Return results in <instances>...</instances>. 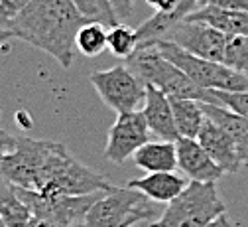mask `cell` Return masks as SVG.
<instances>
[{"instance_id": "1", "label": "cell", "mask_w": 248, "mask_h": 227, "mask_svg": "<svg viewBox=\"0 0 248 227\" xmlns=\"http://www.w3.org/2000/svg\"><path fill=\"white\" fill-rule=\"evenodd\" d=\"M87 22L71 0H32L8 22V32L12 38L40 48L57 59L61 68L69 70L77 32Z\"/></svg>"}, {"instance_id": "2", "label": "cell", "mask_w": 248, "mask_h": 227, "mask_svg": "<svg viewBox=\"0 0 248 227\" xmlns=\"http://www.w3.org/2000/svg\"><path fill=\"white\" fill-rule=\"evenodd\" d=\"M114 186L105 176L81 164L65 144L51 140L34 192L46 196H87V193L108 192Z\"/></svg>"}, {"instance_id": "3", "label": "cell", "mask_w": 248, "mask_h": 227, "mask_svg": "<svg viewBox=\"0 0 248 227\" xmlns=\"http://www.w3.org/2000/svg\"><path fill=\"white\" fill-rule=\"evenodd\" d=\"M227 211L215 182H189L150 227H207Z\"/></svg>"}, {"instance_id": "4", "label": "cell", "mask_w": 248, "mask_h": 227, "mask_svg": "<svg viewBox=\"0 0 248 227\" xmlns=\"http://www.w3.org/2000/svg\"><path fill=\"white\" fill-rule=\"evenodd\" d=\"M126 66L144 81L166 93L168 97H183V99L201 101L203 89L195 85L189 75L181 71L175 63L164 57L156 48L148 42H140L130 57H126Z\"/></svg>"}, {"instance_id": "5", "label": "cell", "mask_w": 248, "mask_h": 227, "mask_svg": "<svg viewBox=\"0 0 248 227\" xmlns=\"http://www.w3.org/2000/svg\"><path fill=\"white\" fill-rule=\"evenodd\" d=\"M164 57L189 75V79L201 89H217V91H232V93H248V77L231 70L223 61H211L191 55L181 50L177 44L170 40H148Z\"/></svg>"}, {"instance_id": "6", "label": "cell", "mask_w": 248, "mask_h": 227, "mask_svg": "<svg viewBox=\"0 0 248 227\" xmlns=\"http://www.w3.org/2000/svg\"><path fill=\"white\" fill-rule=\"evenodd\" d=\"M150 198L134 188H112L103 192L85 217L87 227H132L142 219L160 217Z\"/></svg>"}, {"instance_id": "7", "label": "cell", "mask_w": 248, "mask_h": 227, "mask_svg": "<svg viewBox=\"0 0 248 227\" xmlns=\"http://www.w3.org/2000/svg\"><path fill=\"white\" fill-rule=\"evenodd\" d=\"M89 81L107 107L116 111V115L140 111L144 105L146 85L126 63L103 71H93Z\"/></svg>"}, {"instance_id": "8", "label": "cell", "mask_w": 248, "mask_h": 227, "mask_svg": "<svg viewBox=\"0 0 248 227\" xmlns=\"http://www.w3.org/2000/svg\"><path fill=\"white\" fill-rule=\"evenodd\" d=\"M160 40H170L177 44L181 50L189 52L201 59L223 61L229 36H225L221 30H217L205 22L181 18L170 24L166 36Z\"/></svg>"}, {"instance_id": "9", "label": "cell", "mask_w": 248, "mask_h": 227, "mask_svg": "<svg viewBox=\"0 0 248 227\" xmlns=\"http://www.w3.org/2000/svg\"><path fill=\"white\" fill-rule=\"evenodd\" d=\"M51 140L18 137L14 150L0 162V176L22 190H36V180Z\"/></svg>"}, {"instance_id": "10", "label": "cell", "mask_w": 248, "mask_h": 227, "mask_svg": "<svg viewBox=\"0 0 248 227\" xmlns=\"http://www.w3.org/2000/svg\"><path fill=\"white\" fill-rule=\"evenodd\" d=\"M150 139V128L146 122V117L140 111L122 113L116 117L114 124L110 126L107 144H105V158L112 164H122L126 162L134 152L144 146Z\"/></svg>"}, {"instance_id": "11", "label": "cell", "mask_w": 248, "mask_h": 227, "mask_svg": "<svg viewBox=\"0 0 248 227\" xmlns=\"http://www.w3.org/2000/svg\"><path fill=\"white\" fill-rule=\"evenodd\" d=\"M177 148V168L193 182H217L225 172L207 154L197 139L179 137L175 140Z\"/></svg>"}, {"instance_id": "12", "label": "cell", "mask_w": 248, "mask_h": 227, "mask_svg": "<svg viewBox=\"0 0 248 227\" xmlns=\"http://www.w3.org/2000/svg\"><path fill=\"white\" fill-rule=\"evenodd\" d=\"M199 144L207 150V154L223 168V172H238L244 162L240 160L238 148L234 144V140L231 139V135L225 131L223 126H219L217 122H213L209 117L205 119L201 131L197 135Z\"/></svg>"}, {"instance_id": "13", "label": "cell", "mask_w": 248, "mask_h": 227, "mask_svg": "<svg viewBox=\"0 0 248 227\" xmlns=\"http://www.w3.org/2000/svg\"><path fill=\"white\" fill-rule=\"evenodd\" d=\"M142 113L146 117L150 133L160 137L162 140H170V142H175L179 139L171 103L166 93H162L160 89L152 87V85H146V99L142 105Z\"/></svg>"}, {"instance_id": "14", "label": "cell", "mask_w": 248, "mask_h": 227, "mask_svg": "<svg viewBox=\"0 0 248 227\" xmlns=\"http://www.w3.org/2000/svg\"><path fill=\"white\" fill-rule=\"evenodd\" d=\"M126 186L142 192L144 196H148L154 202L170 204L185 190L187 182L175 172H148L144 178L130 180Z\"/></svg>"}, {"instance_id": "15", "label": "cell", "mask_w": 248, "mask_h": 227, "mask_svg": "<svg viewBox=\"0 0 248 227\" xmlns=\"http://www.w3.org/2000/svg\"><path fill=\"white\" fill-rule=\"evenodd\" d=\"M185 18L205 22L217 30H221L225 36H248V12L244 10H229L219 6H199Z\"/></svg>"}, {"instance_id": "16", "label": "cell", "mask_w": 248, "mask_h": 227, "mask_svg": "<svg viewBox=\"0 0 248 227\" xmlns=\"http://www.w3.org/2000/svg\"><path fill=\"white\" fill-rule=\"evenodd\" d=\"M134 164L144 172H173L177 170L175 142H146L134 152Z\"/></svg>"}, {"instance_id": "17", "label": "cell", "mask_w": 248, "mask_h": 227, "mask_svg": "<svg viewBox=\"0 0 248 227\" xmlns=\"http://www.w3.org/2000/svg\"><path fill=\"white\" fill-rule=\"evenodd\" d=\"M203 111L213 122L223 126L231 135V139L234 140V144L238 148L240 160L248 162V119L227 109V107L213 105V103H203Z\"/></svg>"}, {"instance_id": "18", "label": "cell", "mask_w": 248, "mask_h": 227, "mask_svg": "<svg viewBox=\"0 0 248 227\" xmlns=\"http://www.w3.org/2000/svg\"><path fill=\"white\" fill-rule=\"evenodd\" d=\"M175 126L179 131V137L185 139H197L201 126L207 119L203 111V101L197 99H183V97H170Z\"/></svg>"}, {"instance_id": "19", "label": "cell", "mask_w": 248, "mask_h": 227, "mask_svg": "<svg viewBox=\"0 0 248 227\" xmlns=\"http://www.w3.org/2000/svg\"><path fill=\"white\" fill-rule=\"evenodd\" d=\"M0 217L6 221L8 227H28L32 213L28 206L20 200L16 186L0 176Z\"/></svg>"}, {"instance_id": "20", "label": "cell", "mask_w": 248, "mask_h": 227, "mask_svg": "<svg viewBox=\"0 0 248 227\" xmlns=\"http://www.w3.org/2000/svg\"><path fill=\"white\" fill-rule=\"evenodd\" d=\"M75 48L87 55V57H95L103 53L105 48H108V32L107 26L101 22H87L79 28L77 38H75Z\"/></svg>"}, {"instance_id": "21", "label": "cell", "mask_w": 248, "mask_h": 227, "mask_svg": "<svg viewBox=\"0 0 248 227\" xmlns=\"http://www.w3.org/2000/svg\"><path fill=\"white\" fill-rule=\"evenodd\" d=\"M81 16L89 22H101L107 28L118 24V16L114 10L112 0H71Z\"/></svg>"}, {"instance_id": "22", "label": "cell", "mask_w": 248, "mask_h": 227, "mask_svg": "<svg viewBox=\"0 0 248 227\" xmlns=\"http://www.w3.org/2000/svg\"><path fill=\"white\" fill-rule=\"evenodd\" d=\"M138 48V34L136 30L126 24H116L108 30V50L116 57H130Z\"/></svg>"}, {"instance_id": "23", "label": "cell", "mask_w": 248, "mask_h": 227, "mask_svg": "<svg viewBox=\"0 0 248 227\" xmlns=\"http://www.w3.org/2000/svg\"><path fill=\"white\" fill-rule=\"evenodd\" d=\"M203 103H213L227 107L242 117L248 119V93H232V91H217V89H203L201 93Z\"/></svg>"}, {"instance_id": "24", "label": "cell", "mask_w": 248, "mask_h": 227, "mask_svg": "<svg viewBox=\"0 0 248 227\" xmlns=\"http://www.w3.org/2000/svg\"><path fill=\"white\" fill-rule=\"evenodd\" d=\"M225 66L248 77V36H232L227 42Z\"/></svg>"}, {"instance_id": "25", "label": "cell", "mask_w": 248, "mask_h": 227, "mask_svg": "<svg viewBox=\"0 0 248 227\" xmlns=\"http://www.w3.org/2000/svg\"><path fill=\"white\" fill-rule=\"evenodd\" d=\"M32 0H0V26L8 32V22L14 20Z\"/></svg>"}, {"instance_id": "26", "label": "cell", "mask_w": 248, "mask_h": 227, "mask_svg": "<svg viewBox=\"0 0 248 227\" xmlns=\"http://www.w3.org/2000/svg\"><path fill=\"white\" fill-rule=\"evenodd\" d=\"M199 6H219V8H229V10H244L248 12V0H199Z\"/></svg>"}, {"instance_id": "27", "label": "cell", "mask_w": 248, "mask_h": 227, "mask_svg": "<svg viewBox=\"0 0 248 227\" xmlns=\"http://www.w3.org/2000/svg\"><path fill=\"white\" fill-rule=\"evenodd\" d=\"M197 2L199 0H179L177 2V8H175V12L170 16V20H181V18H185L187 14H191L195 8H197Z\"/></svg>"}, {"instance_id": "28", "label": "cell", "mask_w": 248, "mask_h": 227, "mask_svg": "<svg viewBox=\"0 0 248 227\" xmlns=\"http://www.w3.org/2000/svg\"><path fill=\"white\" fill-rule=\"evenodd\" d=\"M146 2H148L154 10H156V12L171 16V14L175 12V8H177V2H179V0H146Z\"/></svg>"}, {"instance_id": "29", "label": "cell", "mask_w": 248, "mask_h": 227, "mask_svg": "<svg viewBox=\"0 0 248 227\" xmlns=\"http://www.w3.org/2000/svg\"><path fill=\"white\" fill-rule=\"evenodd\" d=\"M16 140H18V137H12V135L6 133V131H0V162H2V158H4L10 150H14Z\"/></svg>"}, {"instance_id": "30", "label": "cell", "mask_w": 248, "mask_h": 227, "mask_svg": "<svg viewBox=\"0 0 248 227\" xmlns=\"http://www.w3.org/2000/svg\"><path fill=\"white\" fill-rule=\"evenodd\" d=\"M112 4H114L118 20H124V18L130 16V12L134 8V0H112Z\"/></svg>"}, {"instance_id": "31", "label": "cell", "mask_w": 248, "mask_h": 227, "mask_svg": "<svg viewBox=\"0 0 248 227\" xmlns=\"http://www.w3.org/2000/svg\"><path fill=\"white\" fill-rule=\"evenodd\" d=\"M207 227H232L231 225V221H229V217H227V213H223V215H219L213 223H209Z\"/></svg>"}, {"instance_id": "32", "label": "cell", "mask_w": 248, "mask_h": 227, "mask_svg": "<svg viewBox=\"0 0 248 227\" xmlns=\"http://www.w3.org/2000/svg\"><path fill=\"white\" fill-rule=\"evenodd\" d=\"M12 38V34L10 32H4V30H0V44H4L6 40H10Z\"/></svg>"}, {"instance_id": "33", "label": "cell", "mask_w": 248, "mask_h": 227, "mask_svg": "<svg viewBox=\"0 0 248 227\" xmlns=\"http://www.w3.org/2000/svg\"><path fill=\"white\" fill-rule=\"evenodd\" d=\"M0 227H8V225H6V221H4L2 217H0Z\"/></svg>"}, {"instance_id": "34", "label": "cell", "mask_w": 248, "mask_h": 227, "mask_svg": "<svg viewBox=\"0 0 248 227\" xmlns=\"http://www.w3.org/2000/svg\"><path fill=\"white\" fill-rule=\"evenodd\" d=\"M0 30H2V26H0ZM4 32H6V30H4Z\"/></svg>"}]
</instances>
